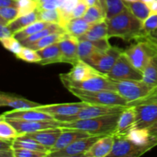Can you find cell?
I'll list each match as a JSON object with an SVG mask.
<instances>
[{
  "mask_svg": "<svg viewBox=\"0 0 157 157\" xmlns=\"http://www.w3.org/2000/svg\"><path fill=\"white\" fill-rule=\"evenodd\" d=\"M107 21L109 38L116 37L130 41H138L147 36L144 31L142 21L128 9Z\"/></svg>",
  "mask_w": 157,
  "mask_h": 157,
  "instance_id": "cell-1",
  "label": "cell"
},
{
  "mask_svg": "<svg viewBox=\"0 0 157 157\" xmlns=\"http://www.w3.org/2000/svg\"><path fill=\"white\" fill-rule=\"evenodd\" d=\"M120 116L121 113H115L90 119L59 122L60 127L84 130L92 136L113 135L116 130Z\"/></svg>",
  "mask_w": 157,
  "mask_h": 157,
  "instance_id": "cell-2",
  "label": "cell"
},
{
  "mask_svg": "<svg viewBox=\"0 0 157 157\" xmlns=\"http://www.w3.org/2000/svg\"><path fill=\"white\" fill-rule=\"evenodd\" d=\"M74 96L91 105H113L128 107V101L116 91L112 90H86L68 87Z\"/></svg>",
  "mask_w": 157,
  "mask_h": 157,
  "instance_id": "cell-3",
  "label": "cell"
},
{
  "mask_svg": "<svg viewBox=\"0 0 157 157\" xmlns=\"http://www.w3.org/2000/svg\"><path fill=\"white\" fill-rule=\"evenodd\" d=\"M124 53L135 67L143 71L151 58L157 54V49L151 41L145 38L136 41L125 49Z\"/></svg>",
  "mask_w": 157,
  "mask_h": 157,
  "instance_id": "cell-4",
  "label": "cell"
},
{
  "mask_svg": "<svg viewBox=\"0 0 157 157\" xmlns=\"http://www.w3.org/2000/svg\"><path fill=\"white\" fill-rule=\"evenodd\" d=\"M116 87V91L128 103L144 99L150 94L155 87L147 84L143 80H122L115 81L112 80Z\"/></svg>",
  "mask_w": 157,
  "mask_h": 157,
  "instance_id": "cell-5",
  "label": "cell"
},
{
  "mask_svg": "<svg viewBox=\"0 0 157 157\" xmlns=\"http://www.w3.org/2000/svg\"><path fill=\"white\" fill-rule=\"evenodd\" d=\"M127 107H125V106L91 105V104H89L75 115L59 116L55 117L54 118L58 122H69V121L98 117L105 116V115L121 113Z\"/></svg>",
  "mask_w": 157,
  "mask_h": 157,
  "instance_id": "cell-6",
  "label": "cell"
},
{
  "mask_svg": "<svg viewBox=\"0 0 157 157\" xmlns=\"http://www.w3.org/2000/svg\"><path fill=\"white\" fill-rule=\"evenodd\" d=\"M124 51V49L118 47L111 46L106 51L94 53L84 61L99 72L107 75L111 70Z\"/></svg>",
  "mask_w": 157,
  "mask_h": 157,
  "instance_id": "cell-7",
  "label": "cell"
},
{
  "mask_svg": "<svg viewBox=\"0 0 157 157\" xmlns=\"http://www.w3.org/2000/svg\"><path fill=\"white\" fill-rule=\"evenodd\" d=\"M107 77L115 81L122 80H136L141 81L144 79V73L132 64L130 60L123 52L117 59L111 70L107 74Z\"/></svg>",
  "mask_w": 157,
  "mask_h": 157,
  "instance_id": "cell-8",
  "label": "cell"
},
{
  "mask_svg": "<svg viewBox=\"0 0 157 157\" xmlns=\"http://www.w3.org/2000/svg\"><path fill=\"white\" fill-rule=\"evenodd\" d=\"M113 136V148L107 157H138L151 150L150 147L136 145L127 136Z\"/></svg>",
  "mask_w": 157,
  "mask_h": 157,
  "instance_id": "cell-9",
  "label": "cell"
},
{
  "mask_svg": "<svg viewBox=\"0 0 157 157\" xmlns=\"http://www.w3.org/2000/svg\"><path fill=\"white\" fill-rule=\"evenodd\" d=\"M66 87L81 89L86 90H112L116 91V87L111 79L106 75H99L84 81H68L61 80ZM117 92V91H116Z\"/></svg>",
  "mask_w": 157,
  "mask_h": 157,
  "instance_id": "cell-10",
  "label": "cell"
},
{
  "mask_svg": "<svg viewBox=\"0 0 157 157\" xmlns=\"http://www.w3.org/2000/svg\"><path fill=\"white\" fill-rule=\"evenodd\" d=\"M104 136H91L75 141L65 148L58 151L51 153V157H74L83 156L84 153L93 146L97 140Z\"/></svg>",
  "mask_w": 157,
  "mask_h": 157,
  "instance_id": "cell-11",
  "label": "cell"
},
{
  "mask_svg": "<svg viewBox=\"0 0 157 157\" xmlns=\"http://www.w3.org/2000/svg\"><path fill=\"white\" fill-rule=\"evenodd\" d=\"M6 120L15 127L19 136L20 135L27 134V133H34V132L44 130V129L60 127V123L57 121L56 120L37 121H28L13 119Z\"/></svg>",
  "mask_w": 157,
  "mask_h": 157,
  "instance_id": "cell-12",
  "label": "cell"
},
{
  "mask_svg": "<svg viewBox=\"0 0 157 157\" xmlns=\"http://www.w3.org/2000/svg\"><path fill=\"white\" fill-rule=\"evenodd\" d=\"M89 105L85 102L78 103H69V104H48L42 105L33 108L34 110L38 111L44 112L48 114L52 115L54 117L59 116H71L78 113L80 110H82L84 107Z\"/></svg>",
  "mask_w": 157,
  "mask_h": 157,
  "instance_id": "cell-13",
  "label": "cell"
},
{
  "mask_svg": "<svg viewBox=\"0 0 157 157\" xmlns=\"http://www.w3.org/2000/svg\"><path fill=\"white\" fill-rule=\"evenodd\" d=\"M136 115V128H150L157 122V102L134 106Z\"/></svg>",
  "mask_w": 157,
  "mask_h": 157,
  "instance_id": "cell-14",
  "label": "cell"
},
{
  "mask_svg": "<svg viewBox=\"0 0 157 157\" xmlns=\"http://www.w3.org/2000/svg\"><path fill=\"white\" fill-rule=\"evenodd\" d=\"M99 75H104V74L97 71L84 61L80 60L76 64L73 65V67L71 69L68 73L61 74L59 77L60 80H64V81H84Z\"/></svg>",
  "mask_w": 157,
  "mask_h": 157,
  "instance_id": "cell-15",
  "label": "cell"
},
{
  "mask_svg": "<svg viewBox=\"0 0 157 157\" xmlns=\"http://www.w3.org/2000/svg\"><path fill=\"white\" fill-rule=\"evenodd\" d=\"M58 43L62 55V63H67L72 66L76 64L80 61L78 56V38L66 33L65 36Z\"/></svg>",
  "mask_w": 157,
  "mask_h": 157,
  "instance_id": "cell-16",
  "label": "cell"
},
{
  "mask_svg": "<svg viewBox=\"0 0 157 157\" xmlns=\"http://www.w3.org/2000/svg\"><path fill=\"white\" fill-rule=\"evenodd\" d=\"M61 128L62 129V132L58 137L57 142L50 150L49 153L62 150V149L65 148L67 146L73 144L74 142L78 140L92 136L87 132L81 130H78V129L64 128V127H61Z\"/></svg>",
  "mask_w": 157,
  "mask_h": 157,
  "instance_id": "cell-17",
  "label": "cell"
},
{
  "mask_svg": "<svg viewBox=\"0 0 157 157\" xmlns=\"http://www.w3.org/2000/svg\"><path fill=\"white\" fill-rule=\"evenodd\" d=\"M0 117L4 119L21 120V121H52L55 120L53 116L44 112L38 111L34 109L29 110H13L3 113Z\"/></svg>",
  "mask_w": 157,
  "mask_h": 157,
  "instance_id": "cell-18",
  "label": "cell"
},
{
  "mask_svg": "<svg viewBox=\"0 0 157 157\" xmlns=\"http://www.w3.org/2000/svg\"><path fill=\"white\" fill-rule=\"evenodd\" d=\"M136 115L133 107H127L121 113L113 136H126L133 129L136 128Z\"/></svg>",
  "mask_w": 157,
  "mask_h": 157,
  "instance_id": "cell-19",
  "label": "cell"
},
{
  "mask_svg": "<svg viewBox=\"0 0 157 157\" xmlns=\"http://www.w3.org/2000/svg\"><path fill=\"white\" fill-rule=\"evenodd\" d=\"M109 38L98 40V41H87L82 40L78 43V56L80 60L84 59L93 55L94 53L106 51L111 47Z\"/></svg>",
  "mask_w": 157,
  "mask_h": 157,
  "instance_id": "cell-20",
  "label": "cell"
},
{
  "mask_svg": "<svg viewBox=\"0 0 157 157\" xmlns=\"http://www.w3.org/2000/svg\"><path fill=\"white\" fill-rule=\"evenodd\" d=\"M41 104L29 101L17 95L8 93L0 94V106L12 107L13 110H29L41 106Z\"/></svg>",
  "mask_w": 157,
  "mask_h": 157,
  "instance_id": "cell-21",
  "label": "cell"
},
{
  "mask_svg": "<svg viewBox=\"0 0 157 157\" xmlns=\"http://www.w3.org/2000/svg\"><path fill=\"white\" fill-rule=\"evenodd\" d=\"M114 143L113 135L101 136L84 154V157H106L111 152Z\"/></svg>",
  "mask_w": 157,
  "mask_h": 157,
  "instance_id": "cell-22",
  "label": "cell"
},
{
  "mask_svg": "<svg viewBox=\"0 0 157 157\" xmlns=\"http://www.w3.org/2000/svg\"><path fill=\"white\" fill-rule=\"evenodd\" d=\"M61 132H62V129L61 127H55V128L38 130L34 133H27L26 135L42 144L50 151L51 149L53 147V146L58 140Z\"/></svg>",
  "mask_w": 157,
  "mask_h": 157,
  "instance_id": "cell-23",
  "label": "cell"
},
{
  "mask_svg": "<svg viewBox=\"0 0 157 157\" xmlns=\"http://www.w3.org/2000/svg\"><path fill=\"white\" fill-rule=\"evenodd\" d=\"M37 52L41 58V61L37 63L40 65H48L56 63H62V55L58 42L51 44L44 48L39 49Z\"/></svg>",
  "mask_w": 157,
  "mask_h": 157,
  "instance_id": "cell-24",
  "label": "cell"
},
{
  "mask_svg": "<svg viewBox=\"0 0 157 157\" xmlns=\"http://www.w3.org/2000/svg\"><path fill=\"white\" fill-rule=\"evenodd\" d=\"M126 136L135 144L141 147L153 149L157 146V143L150 134L148 128H134Z\"/></svg>",
  "mask_w": 157,
  "mask_h": 157,
  "instance_id": "cell-25",
  "label": "cell"
},
{
  "mask_svg": "<svg viewBox=\"0 0 157 157\" xmlns=\"http://www.w3.org/2000/svg\"><path fill=\"white\" fill-rule=\"evenodd\" d=\"M110 38L108 36V27L107 19L92 25L90 29L86 33L78 38L79 41H98V40Z\"/></svg>",
  "mask_w": 157,
  "mask_h": 157,
  "instance_id": "cell-26",
  "label": "cell"
},
{
  "mask_svg": "<svg viewBox=\"0 0 157 157\" xmlns=\"http://www.w3.org/2000/svg\"><path fill=\"white\" fill-rule=\"evenodd\" d=\"M99 4L107 20L113 18L127 9L124 0H99Z\"/></svg>",
  "mask_w": 157,
  "mask_h": 157,
  "instance_id": "cell-27",
  "label": "cell"
},
{
  "mask_svg": "<svg viewBox=\"0 0 157 157\" xmlns=\"http://www.w3.org/2000/svg\"><path fill=\"white\" fill-rule=\"evenodd\" d=\"M13 148H22L28 149V150H35V151H41L44 152V153H50L48 149L46 148L45 147L38 143L35 140L29 137L26 134L20 135L18 137L15 138L13 140Z\"/></svg>",
  "mask_w": 157,
  "mask_h": 157,
  "instance_id": "cell-28",
  "label": "cell"
},
{
  "mask_svg": "<svg viewBox=\"0 0 157 157\" xmlns=\"http://www.w3.org/2000/svg\"><path fill=\"white\" fill-rule=\"evenodd\" d=\"M91 26V24H89L81 17L71 19L64 28L68 35L78 38L86 33Z\"/></svg>",
  "mask_w": 157,
  "mask_h": 157,
  "instance_id": "cell-29",
  "label": "cell"
},
{
  "mask_svg": "<svg viewBox=\"0 0 157 157\" xmlns=\"http://www.w3.org/2000/svg\"><path fill=\"white\" fill-rule=\"evenodd\" d=\"M38 20V9H36L34 12H31V13L26 14V15H21L18 16V18H15V20L9 23L8 25L9 29L12 31L13 35L16 33L18 31L21 30L24 28L27 27L29 25L32 23L35 22V21Z\"/></svg>",
  "mask_w": 157,
  "mask_h": 157,
  "instance_id": "cell-30",
  "label": "cell"
},
{
  "mask_svg": "<svg viewBox=\"0 0 157 157\" xmlns=\"http://www.w3.org/2000/svg\"><path fill=\"white\" fill-rule=\"evenodd\" d=\"M66 32L64 28H63L62 26L60 25L59 24H55V23H52L50 25H48V27H46L45 29H42V30L39 31L37 33L34 34V35H31L29 38H25V39L21 41V44L23 46H26L29 44L31 43H33L35 41H38L41 38H44V37L47 36V35H51V34L54 33H64Z\"/></svg>",
  "mask_w": 157,
  "mask_h": 157,
  "instance_id": "cell-31",
  "label": "cell"
},
{
  "mask_svg": "<svg viewBox=\"0 0 157 157\" xmlns=\"http://www.w3.org/2000/svg\"><path fill=\"white\" fill-rule=\"evenodd\" d=\"M51 24H52V23L38 20V21H35V22L29 25L27 27L24 28V29H21V30L17 32L16 33L14 34L13 36L15 37L17 40L21 41H22V40L25 39V38H29L31 35L37 33V32H39V31L45 29L46 27L50 25Z\"/></svg>",
  "mask_w": 157,
  "mask_h": 157,
  "instance_id": "cell-32",
  "label": "cell"
},
{
  "mask_svg": "<svg viewBox=\"0 0 157 157\" xmlns=\"http://www.w3.org/2000/svg\"><path fill=\"white\" fill-rule=\"evenodd\" d=\"M125 3L127 9L142 22H144L151 14V11L148 5L143 1L133 2L125 1Z\"/></svg>",
  "mask_w": 157,
  "mask_h": 157,
  "instance_id": "cell-33",
  "label": "cell"
},
{
  "mask_svg": "<svg viewBox=\"0 0 157 157\" xmlns=\"http://www.w3.org/2000/svg\"><path fill=\"white\" fill-rule=\"evenodd\" d=\"M144 79L147 84H150L153 87H157V54L151 58L150 62L148 63L144 70Z\"/></svg>",
  "mask_w": 157,
  "mask_h": 157,
  "instance_id": "cell-34",
  "label": "cell"
},
{
  "mask_svg": "<svg viewBox=\"0 0 157 157\" xmlns=\"http://www.w3.org/2000/svg\"><path fill=\"white\" fill-rule=\"evenodd\" d=\"M67 32L64 33H54L51 34V35H47V36L44 37V38H41L38 41H35L33 43L29 44L26 45L25 47H29L30 48L34 49L35 51H38L39 49L44 48L48 47V46L51 45L52 44H55L56 42H59L61 40L63 39L64 36H65Z\"/></svg>",
  "mask_w": 157,
  "mask_h": 157,
  "instance_id": "cell-35",
  "label": "cell"
},
{
  "mask_svg": "<svg viewBox=\"0 0 157 157\" xmlns=\"http://www.w3.org/2000/svg\"><path fill=\"white\" fill-rule=\"evenodd\" d=\"M79 2L80 0H65L62 6L58 8L60 14V25L64 28L65 25L71 19V12Z\"/></svg>",
  "mask_w": 157,
  "mask_h": 157,
  "instance_id": "cell-36",
  "label": "cell"
},
{
  "mask_svg": "<svg viewBox=\"0 0 157 157\" xmlns=\"http://www.w3.org/2000/svg\"><path fill=\"white\" fill-rule=\"evenodd\" d=\"M89 24L94 25L106 19L104 12L100 5L88 6L87 11L82 17Z\"/></svg>",
  "mask_w": 157,
  "mask_h": 157,
  "instance_id": "cell-37",
  "label": "cell"
},
{
  "mask_svg": "<svg viewBox=\"0 0 157 157\" xmlns=\"http://www.w3.org/2000/svg\"><path fill=\"white\" fill-rule=\"evenodd\" d=\"M19 136L15 127L6 119L0 117V139L13 140Z\"/></svg>",
  "mask_w": 157,
  "mask_h": 157,
  "instance_id": "cell-38",
  "label": "cell"
},
{
  "mask_svg": "<svg viewBox=\"0 0 157 157\" xmlns=\"http://www.w3.org/2000/svg\"><path fill=\"white\" fill-rule=\"evenodd\" d=\"M17 58L29 63H38L41 60L38 52L29 47L23 46L21 52L15 55Z\"/></svg>",
  "mask_w": 157,
  "mask_h": 157,
  "instance_id": "cell-39",
  "label": "cell"
},
{
  "mask_svg": "<svg viewBox=\"0 0 157 157\" xmlns=\"http://www.w3.org/2000/svg\"><path fill=\"white\" fill-rule=\"evenodd\" d=\"M18 16V9L17 8L0 7V25H8Z\"/></svg>",
  "mask_w": 157,
  "mask_h": 157,
  "instance_id": "cell-40",
  "label": "cell"
},
{
  "mask_svg": "<svg viewBox=\"0 0 157 157\" xmlns=\"http://www.w3.org/2000/svg\"><path fill=\"white\" fill-rule=\"evenodd\" d=\"M38 20L40 21H47L50 23H60V14L58 9H52V10H39L38 9Z\"/></svg>",
  "mask_w": 157,
  "mask_h": 157,
  "instance_id": "cell-41",
  "label": "cell"
},
{
  "mask_svg": "<svg viewBox=\"0 0 157 157\" xmlns=\"http://www.w3.org/2000/svg\"><path fill=\"white\" fill-rule=\"evenodd\" d=\"M3 47L6 49L9 50L14 55H16L17 54L21 52V48H23V45L21 44L18 40L14 36L9 37V38H0Z\"/></svg>",
  "mask_w": 157,
  "mask_h": 157,
  "instance_id": "cell-42",
  "label": "cell"
},
{
  "mask_svg": "<svg viewBox=\"0 0 157 157\" xmlns=\"http://www.w3.org/2000/svg\"><path fill=\"white\" fill-rule=\"evenodd\" d=\"M18 15H26L38 9V2L36 0H18Z\"/></svg>",
  "mask_w": 157,
  "mask_h": 157,
  "instance_id": "cell-43",
  "label": "cell"
},
{
  "mask_svg": "<svg viewBox=\"0 0 157 157\" xmlns=\"http://www.w3.org/2000/svg\"><path fill=\"white\" fill-rule=\"evenodd\" d=\"M14 156L15 157H45L48 156V153L28 149L15 148L14 149Z\"/></svg>",
  "mask_w": 157,
  "mask_h": 157,
  "instance_id": "cell-44",
  "label": "cell"
},
{
  "mask_svg": "<svg viewBox=\"0 0 157 157\" xmlns=\"http://www.w3.org/2000/svg\"><path fill=\"white\" fill-rule=\"evenodd\" d=\"M144 31L147 35L157 30V14H150L143 22Z\"/></svg>",
  "mask_w": 157,
  "mask_h": 157,
  "instance_id": "cell-45",
  "label": "cell"
},
{
  "mask_svg": "<svg viewBox=\"0 0 157 157\" xmlns=\"http://www.w3.org/2000/svg\"><path fill=\"white\" fill-rule=\"evenodd\" d=\"M13 140L0 139V156L2 157H15L14 156Z\"/></svg>",
  "mask_w": 157,
  "mask_h": 157,
  "instance_id": "cell-46",
  "label": "cell"
},
{
  "mask_svg": "<svg viewBox=\"0 0 157 157\" xmlns=\"http://www.w3.org/2000/svg\"><path fill=\"white\" fill-rule=\"evenodd\" d=\"M38 9L39 10H52L58 8V0H36Z\"/></svg>",
  "mask_w": 157,
  "mask_h": 157,
  "instance_id": "cell-47",
  "label": "cell"
},
{
  "mask_svg": "<svg viewBox=\"0 0 157 157\" xmlns=\"http://www.w3.org/2000/svg\"><path fill=\"white\" fill-rule=\"evenodd\" d=\"M152 102H157V87L153 89V90L150 93V95L146 97L144 99L139 100V101H133V102L128 103V107H134V106L139 105V104Z\"/></svg>",
  "mask_w": 157,
  "mask_h": 157,
  "instance_id": "cell-48",
  "label": "cell"
},
{
  "mask_svg": "<svg viewBox=\"0 0 157 157\" xmlns=\"http://www.w3.org/2000/svg\"><path fill=\"white\" fill-rule=\"evenodd\" d=\"M87 8H88V6L84 1L80 0L78 4L77 5V6L75 8L73 12H71V19L72 18H81V17H83V15H84V13L87 11Z\"/></svg>",
  "mask_w": 157,
  "mask_h": 157,
  "instance_id": "cell-49",
  "label": "cell"
},
{
  "mask_svg": "<svg viewBox=\"0 0 157 157\" xmlns=\"http://www.w3.org/2000/svg\"><path fill=\"white\" fill-rule=\"evenodd\" d=\"M0 29H1V32H0V38H9V37L13 36V33H12V31L9 29V26L8 25H0Z\"/></svg>",
  "mask_w": 157,
  "mask_h": 157,
  "instance_id": "cell-50",
  "label": "cell"
},
{
  "mask_svg": "<svg viewBox=\"0 0 157 157\" xmlns=\"http://www.w3.org/2000/svg\"><path fill=\"white\" fill-rule=\"evenodd\" d=\"M18 6V0H0V7H15Z\"/></svg>",
  "mask_w": 157,
  "mask_h": 157,
  "instance_id": "cell-51",
  "label": "cell"
},
{
  "mask_svg": "<svg viewBox=\"0 0 157 157\" xmlns=\"http://www.w3.org/2000/svg\"><path fill=\"white\" fill-rule=\"evenodd\" d=\"M146 38H147L150 41H151L153 44V45H154L157 49V30L152 32V33L149 34V35L146 37Z\"/></svg>",
  "mask_w": 157,
  "mask_h": 157,
  "instance_id": "cell-52",
  "label": "cell"
},
{
  "mask_svg": "<svg viewBox=\"0 0 157 157\" xmlns=\"http://www.w3.org/2000/svg\"><path fill=\"white\" fill-rule=\"evenodd\" d=\"M149 129V131H150V134L152 135V136L153 137V139L156 140V142L157 143V122L156 124H153V126L150 127Z\"/></svg>",
  "mask_w": 157,
  "mask_h": 157,
  "instance_id": "cell-53",
  "label": "cell"
},
{
  "mask_svg": "<svg viewBox=\"0 0 157 157\" xmlns=\"http://www.w3.org/2000/svg\"><path fill=\"white\" fill-rule=\"evenodd\" d=\"M147 5L150 7L151 14H157V0H153V2Z\"/></svg>",
  "mask_w": 157,
  "mask_h": 157,
  "instance_id": "cell-54",
  "label": "cell"
},
{
  "mask_svg": "<svg viewBox=\"0 0 157 157\" xmlns=\"http://www.w3.org/2000/svg\"><path fill=\"white\" fill-rule=\"evenodd\" d=\"M82 1H84L88 6H95V5H100L99 0H82Z\"/></svg>",
  "mask_w": 157,
  "mask_h": 157,
  "instance_id": "cell-55",
  "label": "cell"
},
{
  "mask_svg": "<svg viewBox=\"0 0 157 157\" xmlns=\"http://www.w3.org/2000/svg\"><path fill=\"white\" fill-rule=\"evenodd\" d=\"M141 1H143L144 2L147 3V4H149V3H150L151 2H153V0H141Z\"/></svg>",
  "mask_w": 157,
  "mask_h": 157,
  "instance_id": "cell-56",
  "label": "cell"
},
{
  "mask_svg": "<svg viewBox=\"0 0 157 157\" xmlns=\"http://www.w3.org/2000/svg\"><path fill=\"white\" fill-rule=\"evenodd\" d=\"M126 2H138V1H141V0H124Z\"/></svg>",
  "mask_w": 157,
  "mask_h": 157,
  "instance_id": "cell-57",
  "label": "cell"
}]
</instances>
